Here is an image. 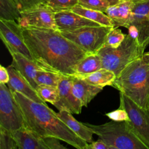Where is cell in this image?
I'll list each match as a JSON object with an SVG mask.
<instances>
[{
  "instance_id": "obj_10",
  "label": "cell",
  "mask_w": 149,
  "mask_h": 149,
  "mask_svg": "<svg viewBox=\"0 0 149 149\" xmlns=\"http://www.w3.org/2000/svg\"><path fill=\"white\" fill-rule=\"evenodd\" d=\"M23 28L33 27L57 30L54 12L47 4H40L21 12L17 21Z\"/></svg>"
},
{
  "instance_id": "obj_16",
  "label": "cell",
  "mask_w": 149,
  "mask_h": 149,
  "mask_svg": "<svg viewBox=\"0 0 149 149\" xmlns=\"http://www.w3.org/2000/svg\"><path fill=\"white\" fill-rule=\"evenodd\" d=\"M134 3L130 1H121L119 3L110 5L105 13L112 20L114 27L120 26L128 28L131 24L132 9Z\"/></svg>"
},
{
  "instance_id": "obj_22",
  "label": "cell",
  "mask_w": 149,
  "mask_h": 149,
  "mask_svg": "<svg viewBox=\"0 0 149 149\" xmlns=\"http://www.w3.org/2000/svg\"><path fill=\"white\" fill-rule=\"evenodd\" d=\"M71 10L86 19L95 22L101 26L114 27L112 20L103 12L86 8L79 4L74 6Z\"/></svg>"
},
{
  "instance_id": "obj_15",
  "label": "cell",
  "mask_w": 149,
  "mask_h": 149,
  "mask_svg": "<svg viewBox=\"0 0 149 149\" xmlns=\"http://www.w3.org/2000/svg\"><path fill=\"white\" fill-rule=\"evenodd\" d=\"M10 55L12 57L11 65L19 72L30 85L36 89L38 86L36 81L37 72L44 69L38 66L34 61L29 59L20 53L14 52Z\"/></svg>"
},
{
  "instance_id": "obj_41",
  "label": "cell",
  "mask_w": 149,
  "mask_h": 149,
  "mask_svg": "<svg viewBox=\"0 0 149 149\" xmlns=\"http://www.w3.org/2000/svg\"><path fill=\"white\" fill-rule=\"evenodd\" d=\"M148 52H149V51H148Z\"/></svg>"
},
{
  "instance_id": "obj_1",
  "label": "cell",
  "mask_w": 149,
  "mask_h": 149,
  "mask_svg": "<svg viewBox=\"0 0 149 149\" xmlns=\"http://www.w3.org/2000/svg\"><path fill=\"white\" fill-rule=\"evenodd\" d=\"M23 33L34 61L45 70L73 76L76 65L89 54L57 30L27 27Z\"/></svg>"
},
{
  "instance_id": "obj_33",
  "label": "cell",
  "mask_w": 149,
  "mask_h": 149,
  "mask_svg": "<svg viewBox=\"0 0 149 149\" xmlns=\"http://www.w3.org/2000/svg\"><path fill=\"white\" fill-rule=\"evenodd\" d=\"M86 149H112L110 146L107 145L104 141L99 139L95 141L88 143Z\"/></svg>"
},
{
  "instance_id": "obj_32",
  "label": "cell",
  "mask_w": 149,
  "mask_h": 149,
  "mask_svg": "<svg viewBox=\"0 0 149 149\" xmlns=\"http://www.w3.org/2000/svg\"><path fill=\"white\" fill-rule=\"evenodd\" d=\"M42 139L48 149H65L66 147L62 145L59 139L54 137H45Z\"/></svg>"
},
{
  "instance_id": "obj_36",
  "label": "cell",
  "mask_w": 149,
  "mask_h": 149,
  "mask_svg": "<svg viewBox=\"0 0 149 149\" xmlns=\"http://www.w3.org/2000/svg\"><path fill=\"white\" fill-rule=\"evenodd\" d=\"M142 58L147 63H149V52L144 53Z\"/></svg>"
},
{
  "instance_id": "obj_8",
  "label": "cell",
  "mask_w": 149,
  "mask_h": 149,
  "mask_svg": "<svg viewBox=\"0 0 149 149\" xmlns=\"http://www.w3.org/2000/svg\"><path fill=\"white\" fill-rule=\"evenodd\" d=\"M120 108L125 109L134 132L149 148V112L120 92Z\"/></svg>"
},
{
  "instance_id": "obj_24",
  "label": "cell",
  "mask_w": 149,
  "mask_h": 149,
  "mask_svg": "<svg viewBox=\"0 0 149 149\" xmlns=\"http://www.w3.org/2000/svg\"><path fill=\"white\" fill-rule=\"evenodd\" d=\"M35 90L39 97L45 102H48L54 105L59 100V94L58 87L39 84Z\"/></svg>"
},
{
  "instance_id": "obj_6",
  "label": "cell",
  "mask_w": 149,
  "mask_h": 149,
  "mask_svg": "<svg viewBox=\"0 0 149 149\" xmlns=\"http://www.w3.org/2000/svg\"><path fill=\"white\" fill-rule=\"evenodd\" d=\"M113 28L104 26H86L60 33L87 52L96 54L104 47L106 37Z\"/></svg>"
},
{
  "instance_id": "obj_26",
  "label": "cell",
  "mask_w": 149,
  "mask_h": 149,
  "mask_svg": "<svg viewBox=\"0 0 149 149\" xmlns=\"http://www.w3.org/2000/svg\"><path fill=\"white\" fill-rule=\"evenodd\" d=\"M126 36L118 27H113L107 34L104 46L117 48L122 44Z\"/></svg>"
},
{
  "instance_id": "obj_5",
  "label": "cell",
  "mask_w": 149,
  "mask_h": 149,
  "mask_svg": "<svg viewBox=\"0 0 149 149\" xmlns=\"http://www.w3.org/2000/svg\"><path fill=\"white\" fill-rule=\"evenodd\" d=\"M144 49L138 40L127 34L118 47L104 46L97 54L101 58L102 68L112 71L118 76L129 63L142 57Z\"/></svg>"
},
{
  "instance_id": "obj_9",
  "label": "cell",
  "mask_w": 149,
  "mask_h": 149,
  "mask_svg": "<svg viewBox=\"0 0 149 149\" xmlns=\"http://www.w3.org/2000/svg\"><path fill=\"white\" fill-rule=\"evenodd\" d=\"M0 37L10 54L20 53L34 61L25 42L23 28L17 22L0 19Z\"/></svg>"
},
{
  "instance_id": "obj_37",
  "label": "cell",
  "mask_w": 149,
  "mask_h": 149,
  "mask_svg": "<svg viewBox=\"0 0 149 149\" xmlns=\"http://www.w3.org/2000/svg\"><path fill=\"white\" fill-rule=\"evenodd\" d=\"M104 1L108 2L111 5H115V4H117V3H119L120 2H121L120 0H104Z\"/></svg>"
},
{
  "instance_id": "obj_12",
  "label": "cell",
  "mask_w": 149,
  "mask_h": 149,
  "mask_svg": "<svg viewBox=\"0 0 149 149\" xmlns=\"http://www.w3.org/2000/svg\"><path fill=\"white\" fill-rule=\"evenodd\" d=\"M131 24L138 29L140 33L139 42L146 48L149 44V0H143L134 4Z\"/></svg>"
},
{
  "instance_id": "obj_40",
  "label": "cell",
  "mask_w": 149,
  "mask_h": 149,
  "mask_svg": "<svg viewBox=\"0 0 149 149\" xmlns=\"http://www.w3.org/2000/svg\"><path fill=\"white\" fill-rule=\"evenodd\" d=\"M120 1H126V0H120Z\"/></svg>"
},
{
  "instance_id": "obj_14",
  "label": "cell",
  "mask_w": 149,
  "mask_h": 149,
  "mask_svg": "<svg viewBox=\"0 0 149 149\" xmlns=\"http://www.w3.org/2000/svg\"><path fill=\"white\" fill-rule=\"evenodd\" d=\"M6 68L9 74V80L7 84L12 92L17 91L34 101L46 104L19 72L11 65Z\"/></svg>"
},
{
  "instance_id": "obj_23",
  "label": "cell",
  "mask_w": 149,
  "mask_h": 149,
  "mask_svg": "<svg viewBox=\"0 0 149 149\" xmlns=\"http://www.w3.org/2000/svg\"><path fill=\"white\" fill-rule=\"evenodd\" d=\"M20 13L15 0H0V19L17 21Z\"/></svg>"
},
{
  "instance_id": "obj_2",
  "label": "cell",
  "mask_w": 149,
  "mask_h": 149,
  "mask_svg": "<svg viewBox=\"0 0 149 149\" xmlns=\"http://www.w3.org/2000/svg\"><path fill=\"white\" fill-rule=\"evenodd\" d=\"M20 107L24 126L42 137H54L77 149H86L85 140L74 133L46 104L34 101L23 94L12 92Z\"/></svg>"
},
{
  "instance_id": "obj_34",
  "label": "cell",
  "mask_w": 149,
  "mask_h": 149,
  "mask_svg": "<svg viewBox=\"0 0 149 149\" xmlns=\"http://www.w3.org/2000/svg\"><path fill=\"white\" fill-rule=\"evenodd\" d=\"M9 80V74L6 68L0 65V83L7 84Z\"/></svg>"
},
{
  "instance_id": "obj_29",
  "label": "cell",
  "mask_w": 149,
  "mask_h": 149,
  "mask_svg": "<svg viewBox=\"0 0 149 149\" xmlns=\"http://www.w3.org/2000/svg\"><path fill=\"white\" fill-rule=\"evenodd\" d=\"M79 4L86 8L105 12L110 3L104 0H79Z\"/></svg>"
},
{
  "instance_id": "obj_20",
  "label": "cell",
  "mask_w": 149,
  "mask_h": 149,
  "mask_svg": "<svg viewBox=\"0 0 149 149\" xmlns=\"http://www.w3.org/2000/svg\"><path fill=\"white\" fill-rule=\"evenodd\" d=\"M77 77L84 80L91 85L103 88L107 86H112L116 76L112 71L101 68L91 73Z\"/></svg>"
},
{
  "instance_id": "obj_25",
  "label": "cell",
  "mask_w": 149,
  "mask_h": 149,
  "mask_svg": "<svg viewBox=\"0 0 149 149\" xmlns=\"http://www.w3.org/2000/svg\"><path fill=\"white\" fill-rule=\"evenodd\" d=\"M62 75L55 72L45 70H38L36 76V81L38 85L45 84L58 87Z\"/></svg>"
},
{
  "instance_id": "obj_28",
  "label": "cell",
  "mask_w": 149,
  "mask_h": 149,
  "mask_svg": "<svg viewBox=\"0 0 149 149\" xmlns=\"http://www.w3.org/2000/svg\"><path fill=\"white\" fill-rule=\"evenodd\" d=\"M79 4V0H49L47 5L55 12L71 10Z\"/></svg>"
},
{
  "instance_id": "obj_13",
  "label": "cell",
  "mask_w": 149,
  "mask_h": 149,
  "mask_svg": "<svg viewBox=\"0 0 149 149\" xmlns=\"http://www.w3.org/2000/svg\"><path fill=\"white\" fill-rule=\"evenodd\" d=\"M55 19L59 31H72L86 26H101L73 12L71 10L55 12Z\"/></svg>"
},
{
  "instance_id": "obj_39",
  "label": "cell",
  "mask_w": 149,
  "mask_h": 149,
  "mask_svg": "<svg viewBox=\"0 0 149 149\" xmlns=\"http://www.w3.org/2000/svg\"><path fill=\"white\" fill-rule=\"evenodd\" d=\"M147 110L149 112V97H148V104H147Z\"/></svg>"
},
{
  "instance_id": "obj_35",
  "label": "cell",
  "mask_w": 149,
  "mask_h": 149,
  "mask_svg": "<svg viewBox=\"0 0 149 149\" xmlns=\"http://www.w3.org/2000/svg\"><path fill=\"white\" fill-rule=\"evenodd\" d=\"M127 29H128V34L133 38L138 40L139 41L140 33L137 27L133 24H131L128 27Z\"/></svg>"
},
{
  "instance_id": "obj_38",
  "label": "cell",
  "mask_w": 149,
  "mask_h": 149,
  "mask_svg": "<svg viewBox=\"0 0 149 149\" xmlns=\"http://www.w3.org/2000/svg\"><path fill=\"white\" fill-rule=\"evenodd\" d=\"M126 1H130L131 2H133V3H137V2H140V1H142L143 0H126Z\"/></svg>"
},
{
  "instance_id": "obj_7",
  "label": "cell",
  "mask_w": 149,
  "mask_h": 149,
  "mask_svg": "<svg viewBox=\"0 0 149 149\" xmlns=\"http://www.w3.org/2000/svg\"><path fill=\"white\" fill-rule=\"evenodd\" d=\"M24 126V116L13 93L0 83V126L13 132Z\"/></svg>"
},
{
  "instance_id": "obj_27",
  "label": "cell",
  "mask_w": 149,
  "mask_h": 149,
  "mask_svg": "<svg viewBox=\"0 0 149 149\" xmlns=\"http://www.w3.org/2000/svg\"><path fill=\"white\" fill-rule=\"evenodd\" d=\"M18 147L11 131L0 126V149H17Z\"/></svg>"
},
{
  "instance_id": "obj_17",
  "label": "cell",
  "mask_w": 149,
  "mask_h": 149,
  "mask_svg": "<svg viewBox=\"0 0 149 149\" xmlns=\"http://www.w3.org/2000/svg\"><path fill=\"white\" fill-rule=\"evenodd\" d=\"M12 133L19 149H48L42 137L26 126Z\"/></svg>"
},
{
  "instance_id": "obj_21",
  "label": "cell",
  "mask_w": 149,
  "mask_h": 149,
  "mask_svg": "<svg viewBox=\"0 0 149 149\" xmlns=\"http://www.w3.org/2000/svg\"><path fill=\"white\" fill-rule=\"evenodd\" d=\"M102 68L100 55L96 54H88L76 65L73 76L80 77Z\"/></svg>"
},
{
  "instance_id": "obj_31",
  "label": "cell",
  "mask_w": 149,
  "mask_h": 149,
  "mask_svg": "<svg viewBox=\"0 0 149 149\" xmlns=\"http://www.w3.org/2000/svg\"><path fill=\"white\" fill-rule=\"evenodd\" d=\"M109 119L115 121H129V117L126 111L122 108L105 113Z\"/></svg>"
},
{
  "instance_id": "obj_3",
  "label": "cell",
  "mask_w": 149,
  "mask_h": 149,
  "mask_svg": "<svg viewBox=\"0 0 149 149\" xmlns=\"http://www.w3.org/2000/svg\"><path fill=\"white\" fill-rule=\"evenodd\" d=\"M112 86L139 106L147 109L149 63L142 57L133 61L116 76Z\"/></svg>"
},
{
  "instance_id": "obj_30",
  "label": "cell",
  "mask_w": 149,
  "mask_h": 149,
  "mask_svg": "<svg viewBox=\"0 0 149 149\" xmlns=\"http://www.w3.org/2000/svg\"><path fill=\"white\" fill-rule=\"evenodd\" d=\"M20 12L29 9L40 4H47L49 0H15Z\"/></svg>"
},
{
  "instance_id": "obj_11",
  "label": "cell",
  "mask_w": 149,
  "mask_h": 149,
  "mask_svg": "<svg viewBox=\"0 0 149 149\" xmlns=\"http://www.w3.org/2000/svg\"><path fill=\"white\" fill-rule=\"evenodd\" d=\"M72 76L62 75L58 85L59 100L54 105L59 111L66 110L72 113L79 114L83 105L72 92Z\"/></svg>"
},
{
  "instance_id": "obj_4",
  "label": "cell",
  "mask_w": 149,
  "mask_h": 149,
  "mask_svg": "<svg viewBox=\"0 0 149 149\" xmlns=\"http://www.w3.org/2000/svg\"><path fill=\"white\" fill-rule=\"evenodd\" d=\"M84 124L112 149H149L137 136L128 121L112 120L100 125Z\"/></svg>"
},
{
  "instance_id": "obj_18",
  "label": "cell",
  "mask_w": 149,
  "mask_h": 149,
  "mask_svg": "<svg viewBox=\"0 0 149 149\" xmlns=\"http://www.w3.org/2000/svg\"><path fill=\"white\" fill-rule=\"evenodd\" d=\"M72 76V92L83 107H87L90 101L103 88L91 85L80 78Z\"/></svg>"
},
{
  "instance_id": "obj_19",
  "label": "cell",
  "mask_w": 149,
  "mask_h": 149,
  "mask_svg": "<svg viewBox=\"0 0 149 149\" xmlns=\"http://www.w3.org/2000/svg\"><path fill=\"white\" fill-rule=\"evenodd\" d=\"M58 116L79 137L85 140L87 143L93 142V131L84 123L77 121L72 115V113L66 111H59L57 113Z\"/></svg>"
}]
</instances>
